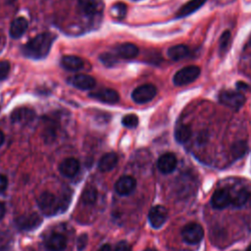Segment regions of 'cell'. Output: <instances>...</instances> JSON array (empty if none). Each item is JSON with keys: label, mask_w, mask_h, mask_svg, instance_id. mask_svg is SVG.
I'll return each instance as SVG.
<instances>
[{"label": "cell", "mask_w": 251, "mask_h": 251, "mask_svg": "<svg viewBox=\"0 0 251 251\" xmlns=\"http://www.w3.org/2000/svg\"><path fill=\"white\" fill-rule=\"evenodd\" d=\"M55 38V34L50 32L39 33L23 46L22 52L30 59H42L48 55Z\"/></svg>", "instance_id": "1"}, {"label": "cell", "mask_w": 251, "mask_h": 251, "mask_svg": "<svg viewBox=\"0 0 251 251\" xmlns=\"http://www.w3.org/2000/svg\"><path fill=\"white\" fill-rule=\"evenodd\" d=\"M67 198H71V195H64L63 198L58 200L53 193L45 191L40 194L37 203L42 212L46 215H52L59 211H64L68 207L69 200Z\"/></svg>", "instance_id": "2"}, {"label": "cell", "mask_w": 251, "mask_h": 251, "mask_svg": "<svg viewBox=\"0 0 251 251\" xmlns=\"http://www.w3.org/2000/svg\"><path fill=\"white\" fill-rule=\"evenodd\" d=\"M219 101L225 106H227L233 110H238L244 105L246 98L238 91L223 90L219 94Z\"/></svg>", "instance_id": "3"}, {"label": "cell", "mask_w": 251, "mask_h": 251, "mask_svg": "<svg viewBox=\"0 0 251 251\" xmlns=\"http://www.w3.org/2000/svg\"><path fill=\"white\" fill-rule=\"evenodd\" d=\"M200 75V68L197 66H187L177 71L173 78L176 85H185L194 81Z\"/></svg>", "instance_id": "4"}, {"label": "cell", "mask_w": 251, "mask_h": 251, "mask_svg": "<svg viewBox=\"0 0 251 251\" xmlns=\"http://www.w3.org/2000/svg\"><path fill=\"white\" fill-rule=\"evenodd\" d=\"M204 236L203 227L197 223H189L181 229V237L188 244H196Z\"/></svg>", "instance_id": "5"}, {"label": "cell", "mask_w": 251, "mask_h": 251, "mask_svg": "<svg viewBox=\"0 0 251 251\" xmlns=\"http://www.w3.org/2000/svg\"><path fill=\"white\" fill-rule=\"evenodd\" d=\"M156 93L157 88L153 84H143L132 91L131 98L137 104H144L151 101Z\"/></svg>", "instance_id": "6"}, {"label": "cell", "mask_w": 251, "mask_h": 251, "mask_svg": "<svg viewBox=\"0 0 251 251\" xmlns=\"http://www.w3.org/2000/svg\"><path fill=\"white\" fill-rule=\"evenodd\" d=\"M167 218H168V211L162 205H157L152 207L148 214L149 223L154 228L161 227L165 224Z\"/></svg>", "instance_id": "7"}, {"label": "cell", "mask_w": 251, "mask_h": 251, "mask_svg": "<svg viewBox=\"0 0 251 251\" xmlns=\"http://www.w3.org/2000/svg\"><path fill=\"white\" fill-rule=\"evenodd\" d=\"M42 220L36 213H30V214H25L17 218L16 224L21 229L25 230H31L36 228L40 226Z\"/></svg>", "instance_id": "8"}, {"label": "cell", "mask_w": 251, "mask_h": 251, "mask_svg": "<svg viewBox=\"0 0 251 251\" xmlns=\"http://www.w3.org/2000/svg\"><path fill=\"white\" fill-rule=\"evenodd\" d=\"M89 97L107 104H115L120 99L118 92L112 88H101L99 90L90 92Z\"/></svg>", "instance_id": "9"}, {"label": "cell", "mask_w": 251, "mask_h": 251, "mask_svg": "<svg viewBox=\"0 0 251 251\" xmlns=\"http://www.w3.org/2000/svg\"><path fill=\"white\" fill-rule=\"evenodd\" d=\"M231 204V196L225 188L217 189L211 198V205L215 209H224Z\"/></svg>", "instance_id": "10"}, {"label": "cell", "mask_w": 251, "mask_h": 251, "mask_svg": "<svg viewBox=\"0 0 251 251\" xmlns=\"http://www.w3.org/2000/svg\"><path fill=\"white\" fill-rule=\"evenodd\" d=\"M70 83H72L75 87L78 89L89 90L95 86L96 81L91 75L85 74H78L70 78Z\"/></svg>", "instance_id": "11"}, {"label": "cell", "mask_w": 251, "mask_h": 251, "mask_svg": "<svg viewBox=\"0 0 251 251\" xmlns=\"http://www.w3.org/2000/svg\"><path fill=\"white\" fill-rule=\"evenodd\" d=\"M136 185V180L130 176H124L118 179L115 184V189L120 195H127L131 193Z\"/></svg>", "instance_id": "12"}, {"label": "cell", "mask_w": 251, "mask_h": 251, "mask_svg": "<svg viewBox=\"0 0 251 251\" xmlns=\"http://www.w3.org/2000/svg\"><path fill=\"white\" fill-rule=\"evenodd\" d=\"M176 158L175 156V154L173 153H165L163 154L157 162V167L159 169V171L163 174H170L172 173L176 167Z\"/></svg>", "instance_id": "13"}, {"label": "cell", "mask_w": 251, "mask_h": 251, "mask_svg": "<svg viewBox=\"0 0 251 251\" xmlns=\"http://www.w3.org/2000/svg\"><path fill=\"white\" fill-rule=\"evenodd\" d=\"M35 117V113L28 108L23 107V108H18L13 111L11 114V120L13 123H18V124H27L31 122Z\"/></svg>", "instance_id": "14"}, {"label": "cell", "mask_w": 251, "mask_h": 251, "mask_svg": "<svg viewBox=\"0 0 251 251\" xmlns=\"http://www.w3.org/2000/svg\"><path fill=\"white\" fill-rule=\"evenodd\" d=\"M78 170L79 162L75 158H67L59 166L60 173L67 177H72L75 176Z\"/></svg>", "instance_id": "15"}, {"label": "cell", "mask_w": 251, "mask_h": 251, "mask_svg": "<svg viewBox=\"0 0 251 251\" xmlns=\"http://www.w3.org/2000/svg\"><path fill=\"white\" fill-rule=\"evenodd\" d=\"M67 246V239L61 233H53L46 240V247L51 251H62Z\"/></svg>", "instance_id": "16"}, {"label": "cell", "mask_w": 251, "mask_h": 251, "mask_svg": "<svg viewBox=\"0 0 251 251\" xmlns=\"http://www.w3.org/2000/svg\"><path fill=\"white\" fill-rule=\"evenodd\" d=\"M28 23L24 17L15 19L10 26V35L13 38H20L27 29Z\"/></svg>", "instance_id": "17"}, {"label": "cell", "mask_w": 251, "mask_h": 251, "mask_svg": "<svg viewBox=\"0 0 251 251\" xmlns=\"http://www.w3.org/2000/svg\"><path fill=\"white\" fill-rule=\"evenodd\" d=\"M61 65L64 69L72 72L78 71L83 68V60L77 56L74 55H67L63 56L61 59Z\"/></svg>", "instance_id": "18"}, {"label": "cell", "mask_w": 251, "mask_h": 251, "mask_svg": "<svg viewBox=\"0 0 251 251\" xmlns=\"http://www.w3.org/2000/svg\"><path fill=\"white\" fill-rule=\"evenodd\" d=\"M207 0H189L182 7L179 8L176 14V18H184L188 15H191L198 9H200Z\"/></svg>", "instance_id": "19"}, {"label": "cell", "mask_w": 251, "mask_h": 251, "mask_svg": "<svg viewBox=\"0 0 251 251\" xmlns=\"http://www.w3.org/2000/svg\"><path fill=\"white\" fill-rule=\"evenodd\" d=\"M115 51L120 57H122L124 59H132V58H135L138 54L137 46L134 45L133 43H129V42L123 43V44L116 46Z\"/></svg>", "instance_id": "20"}, {"label": "cell", "mask_w": 251, "mask_h": 251, "mask_svg": "<svg viewBox=\"0 0 251 251\" xmlns=\"http://www.w3.org/2000/svg\"><path fill=\"white\" fill-rule=\"evenodd\" d=\"M118 163V156L116 153L110 152L103 155L98 163V169L101 172H109L115 168Z\"/></svg>", "instance_id": "21"}, {"label": "cell", "mask_w": 251, "mask_h": 251, "mask_svg": "<svg viewBox=\"0 0 251 251\" xmlns=\"http://www.w3.org/2000/svg\"><path fill=\"white\" fill-rule=\"evenodd\" d=\"M189 53V49L187 46L183 44H178L172 46L168 49V56L170 59L174 61H179L185 58Z\"/></svg>", "instance_id": "22"}, {"label": "cell", "mask_w": 251, "mask_h": 251, "mask_svg": "<svg viewBox=\"0 0 251 251\" xmlns=\"http://www.w3.org/2000/svg\"><path fill=\"white\" fill-rule=\"evenodd\" d=\"M191 136V129L188 126L181 125L175 130V138L178 143L186 142Z\"/></svg>", "instance_id": "23"}, {"label": "cell", "mask_w": 251, "mask_h": 251, "mask_svg": "<svg viewBox=\"0 0 251 251\" xmlns=\"http://www.w3.org/2000/svg\"><path fill=\"white\" fill-rule=\"evenodd\" d=\"M77 2L81 11L88 16L94 15L98 10V3L96 0H77Z\"/></svg>", "instance_id": "24"}, {"label": "cell", "mask_w": 251, "mask_h": 251, "mask_svg": "<svg viewBox=\"0 0 251 251\" xmlns=\"http://www.w3.org/2000/svg\"><path fill=\"white\" fill-rule=\"evenodd\" d=\"M247 149H248L247 143L243 140H239L232 144L230 151L234 159H239L245 155V153L247 152Z\"/></svg>", "instance_id": "25"}, {"label": "cell", "mask_w": 251, "mask_h": 251, "mask_svg": "<svg viewBox=\"0 0 251 251\" xmlns=\"http://www.w3.org/2000/svg\"><path fill=\"white\" fill-rule=\"evenodd\" d=\"M249 193L246 189H240L235 193L233 197H231V204L234 207H242L248 200Z\"/></svg>", "instance_id": "26"}, {"label": "cell", "mask_w": 251, "mask_h": 251, "mask_svg": "<svg viewBox=\"0 0 251 251\" xmlns=\"http://www.w3.org/2000/svg\"><path fill=\"white\" fill-rule=\"evenodd\" d=\"M82 201L85 204H93L97 199V191L94 187H87L81 195Z\"/></svg>", "instance_id": "27"}, {"label": "cell", "mask_w": 251, "mask_h": 251, "mask_svg": "<svg viewBox=\"0 0 251 251\" xmlns=\"http://www.w3.org/2000/svg\"><path fill=\"white\" fill-rule=\"evenodd\" d=\"M112 14L115 18H118V19H123L126 14V6L125 3H121V2H118L116 4H114V6L112 7Z\"/></svg>", "instance_id": "28"}, {"label": "cell", "mask_w": 251, "mask_h": 251, "mask_svg": "<svg viewBox=\"0 0 251 251\" xmlns=\"http://www.w3.org/2000/svg\"><path fill=\"white\" fill-rule=\"evenodd\" d=\"M122 124L128 128H134L138 125V118L134 114H128L123 117Z\"/></svg>", "instance_id": "29"}, {"label": "cell", "mask_w": 251, "mask_h": 251, "mask_svg": "<svg viewBox=\"0 0 251 251\" xmlns=\"http://www.w3.org/2000/svg\"><path fill=\"white\" fill-rule=\"evenodd\" d=\"M230 40V31L229 30H226L222 33L221 37H220V50L221 52H225L226 49L227 48V45L229 43Z\"/></svg>", "instance_id": "30"}, {"label": "cell", "mask_w": 251, "mask_h": 251, "mask_svg": "<svg viewBox=\"0 0 251 251\" xmlns=\"http://www.w3.org/2000/svg\"><path fill=\"white\" fill-rule=\"evenodd\" d=\"M10 72V63L8 61H0V80H4Z\"/></svg>", "instance_id": "31"}, {"label": "cell", "mask_w": 251, "mask_h": 251, "mask_svg": "<svg viewBox=\"0 0 251 251\" xmlns=\"http://www.w3.org/2000/svg\"><path fill=\"white\" fill-rule=\"evenodd\" d=\"M100 60L102 61V63L105 65V66H108V67H111V66H114L116 64V58L111 55V54H108V53H105L103 55L100 56Z\"/></svg>", "instance_id": "32"}, {"label": "cell", "mask_w": 251, "mask_h": 251, "mask_svg": "<svg viewBox=\"0 0 251 251\" xmlns=\"http://www.w3.org/2000/svg\"><path fill=\"white\" fill-rule=\"evenodd\" d=\"M87 242H88V237L85 233L83 234H80L78 239H77V243H76V248L78 251H81L85 248V246L87 245Z\"/></svg>", "instance_id": "33"}, {"label": "cell", "mask_w": 251, "mask_h": 251, "mask_svg": "<svg viewBox=\"0 0 251 251\" xmlns=\"http://www.w3.org/2000/svg\"><path fill=\"white\" fill-rule=\"evenodd\" d=\"M114 251H131L130 246L126 243V241H120L116 247Z\"/></svg>", "instance_id": "34"}, {"label": "cell", "mask_w": 251, "mask_h": 251, "mask_svg": "<svg viewBox=\"0 0 251 251\" xmlns=\"http://www.w3.org/2000/svg\"><path fill=\"white\" fill-rule=\"evenodd\" d=\"M7 184H8V180H7V177L3 175L0 174V193H2L3 191H5L6 187H7Z\"/></svg>", "instance_id": "35"}, {"label": "cell", "mask_w": 251, "mask_h": 251, "mask_svg": "<svg viewBox=\"0 0 251 251\" xmlns=\"http://www.w3.org/2000/svg\"><path fill=\"white\" fill-rule=\"evenodd\" d=\"M5 205H4V203H2V202H0V221H1V219L4 217V215H5Z\"/></svg>", "instance_id": "36"}, {"label": "cell", "mask_w": 251, "mask_h": 251, "mask_svg": "<svg viewBox=\"0 0 251 251\" xmlns=\"http://www.w3.org/2000/svg\"><path fill=\"white\" fill-rule=\"evenodd\" d=\"M97 251H111V246L109 244H104Z\"/></svg>", "instance_id": "37"}, {"label": "cell", "mask_w": 251, "mask_h": 251, "mask_svg": "<svg viewBox=\"0 0 251 251\" xmlns=\"http://www.w3.org/2000/svg\"><path fill=\"white\" fill-rule=\"evenodd\" d=\"M237 88L238 89H243V88H247V84L242 82V81H239L237 82Z\"/></svg>", "instance_id": "38"}, {"label": "cell", "mask_w": 251, "mask_h": 251, "mask_svg": "<svg viewBox=\"0 0 251 251\" xmlns=\"http://www.w3.org/2000/svg\"><path fill=\"white\" fill-rule=\"evenodd\" d=\"M3 142H4V134H3V132L0 130V146L2 145Z\"/></svg>", "instance_id": "39"}, {"label": "cell", "mask_w": 251, "mask_h": 251, "mask_svg": "<svg viewBox=\"0 0 251 251\" xmlns=\"http://www.w3.org/2000/svg\"><path fill=\"white\" fill-rule=\"evenodd\" d=\"M144 251H157V250L154 248H146Z\"/></svg>", "instance_id": "40"}, {"label": "cell", "mask_w": 251, "mask_h": 251, "mask_svg": "<svg viewBox=\"0 0 251 251\" xmlns=\"http://www.w3.org/2000/svg\"><path fill=\"white\" fill-rule=\"evenodd\" d=\"M233 251H239V250H233ZM245 251H251V244L246 248V250Z\"/></svg>", "instance_id": "41"}]
</instances>
